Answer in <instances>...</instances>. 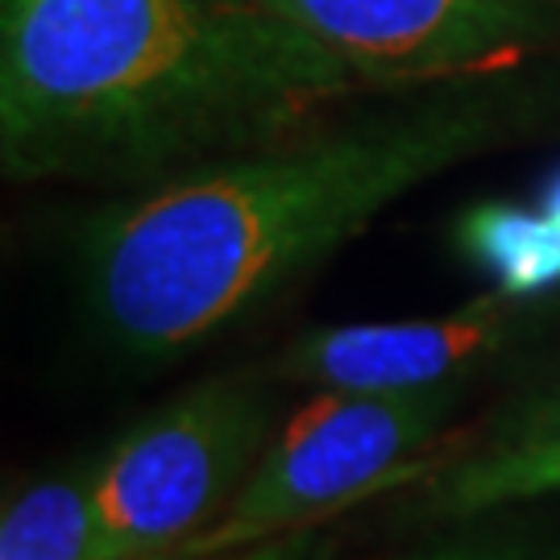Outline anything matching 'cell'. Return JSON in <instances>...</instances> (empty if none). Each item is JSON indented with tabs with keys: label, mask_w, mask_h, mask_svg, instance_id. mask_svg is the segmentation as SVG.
Returning <instances> with one entry per match:
<instances>
[{
	"label": "cell",
	"mask_w": 560,
	"mask_h": 560,
	"mask_svg": "<svg viewBox=\"0 0 560 560\" xmlns=\"http://www.w3.org/2000/svg\"><path fill=\"white\" fill-rule=\"evenodd\" d=\"M361 88L261 0H0V162L18 183H166L307 133Z\"/></svg>",
	"instance_id": "1"
},
{
	"label": "cell",
	"mask_w": 560,
	"mask_h": 560,
	"mask_svg": "<svg viewBox=\"0 0 560 560\" xmlns=\"http://www.w3.org/2000/svg\"><path fill=\"white\" fill-rule=\"evenodd\" d=\"M217 560H332V548L316 536V527H303V532H287L279 540L254 544V548H241V552H224Z\"/></svg>",
	"instance_id": "12"
},
{
	"label": "cell",
	"mask_w": 560,
	"mask_h": 560,
	"mask_svg": "<svg viewBox=\"0 0 560 560\" xmlns=\"http://www.w3.org/2000/svg\"><path fill=\"white\" fill-rule=\"evenodd\" d=\"M96 465L55 469L13 490L0 515V560H104Z\"/></svg>",
	"instance_id": "7"
},
{
	"label": "cell",
	"mask_w": 560,
	"mask_h": 560,
	"mask_svg": "<svg viewBox=\"0 0 560 560\" xmlns=\"http://www.w3.org/2000/svg\"><path fill=\"white\" fill-rule=\"evenodd\" d=\"M365 80L460 75L544 34V0H261Z\"/></svg>",
	"instance_id": "5"
},
{
	"label": "cell",
	"mask_w": 560,
	"mask_h": 560,
	"mask_svg": "<svg viewBox=\"0 0 560 560\" xmlns=\"http://www.w3.org/2000/svg\"><path fill=\"white\" fill-rule=\"evenodd\" d=\"M560 432V374L536 386L532 395L511 402L494 423V441H527V436H557Z\"/></svg>",
	"instance_id": "11"
},
{
	"label": "cell",
	"mask_w": 560,
	"mask_h": 560,
	"mask_svg": "<svg viewBox=\"0 0 560 560\" xmlns=\"http://www.w3.org/2000/svg\"><path fill=\"white\" fill-rule=\"evenodd\" d=\"M515 117V96H436L307 129L113 203L80 233L92 320L129 358H179L254 316L407 191L486 154Z\"/></svg>",
	"instance_id": "2"
},
{
	"label": "cell",
	"mask_w": 560,
	"mask_h": 560,
	"mask_svg": "<svg viewBox=\"0 0 560 560\" xmlns=\"http://www.w3.org/2000/svg\"><path fill=\"white\" fill-rule=\"evenodd\" d=\"M536 307L506 291H490L436 320L345 324L300 337L279 361L287 382L345 395H399L457 386L474 365L499 358L536 324Z\"/></svg>",
	"instance_id": "6"
},
{
	"label": "cell",
	"mask_w": 560,
	"mask_h": 560,
	"mask_svg": "<svg viewBox=\"0 0 560 560\" xmlns=\"http://www.w3.org/2000/svg\"><path fill=\"white\" fill-rule=\"evenodd\" d=\"M453 407L457 386L399 395L316 390V399L266 444L229 511L171 557L217 560L316 527L386 486L411 481L420 474V448L441 432Z\"/></svg>",
	"instance_id": "3"
},
{
	"label": "cell",
	"mask_w": 560,
	"mask_h": 560,
	"mask_svg": "<svg viewBox=\"0 0 560 560\" xmlns=\"http://www.w3.org/2000/svg\"><path fill=\"white\" fill-rule=\"evenodd\" d=\"M560 494V432L527 441H490L428 486V511L481 515L511 502Z\"/></svg>",
	"instance_id": "9"
},
{
	"label": "cell",
	"mask_w": 560,
	"mask_h": 560,
	"mask_svg": "<svg viewBox=\"0 0 560 560\" xmlns=\"http://www.w3.org/2000/svg\"><path fill=\"white\" fill-rule=\"evenodd\" d=\"M407 560H557L544 544L515 536V532H481V536H460L444 540L436 548H423Z\"/></svg>",
	"instance_id": "10"
},
{
	"label": "cell",
	"mask_w": 560,
	"mask_h": 560,
	"mask_svg": "<svg viewBox=\"0 0 560 560\" xmlns=\"http://www.w3.org/2000/svg\"><path fill=\"white\" fill-rule=\"evenodd\" d=\"M270 444L258 382L208 378L179 390L96 465L104 560H162L229 511Z\"/></svg>",
	"instance_id": "4"
},
{
	"label": "cell",
	"mask_w": 560,
	"mask_h": 560,
	"mask_svg": "<svg viewBox=\"0 0 560 560\" xmlns=\"http://www.w3.org/2000/svg\"><path fill=\"white\" fill-rule=\"evenodd\" d=\"M460 249L494 279V291L532 300L560 282V203H481L457 229Z\"/></svg>",
	"instance_id": "8"
}]
</instances>
